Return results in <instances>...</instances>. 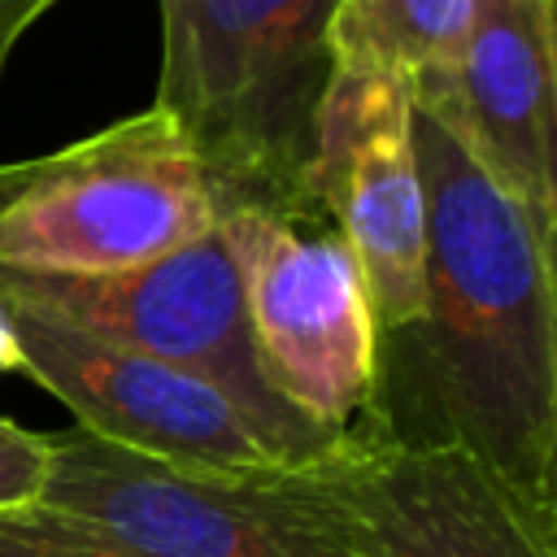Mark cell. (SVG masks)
<instances>
[{
    "label": "cell",
    "mask_w": 557,
    "mask_h": 557,
    "mask_svg": "<svg viewBox=\"0 0 557 557\" xmlns=\"http://www.w3.org/2000/svg\"><path fill=\"white\" fill-rule=\"evenodd\" d=\"M426 187L418 339L461 444L548 535H557V296L553 239L466 148L413 109Z\"/></svg>",
    "instance_id": "cell-1"
},
{
    "label": "cell",
    "mask_w": 557,
    "mask_h": 557,
    "mask_svg": "<svg viewBox=\"0 0 557 557\" xmlns=\"http://www.w3.org/2000/svg\"><path fill=\"white\" fill-rule=\"evenodd\" d=\"M339 0H161L165 109L205 165L218 213L257 205L322 218L309 196Z\"/></svg>",
    "instance_id": "cell-2"
},
{
    "label": "cell",
    "mask_w": 557,
    "mask_h": 557,
    "mask_svg": "<svg viewBox=\"0 0 557 557\" xmlns=\"http://www.w3.org/2000/svg\"><path fill=\"white\" fill-rule=\"evenodd\" d=\"M213 226L205 165L157 104L44 157L0 161V274H122Z\"/></svg>",
    "instance_id": "cell-3"
},
{
    "label": "cell",
    "mask_w": 557,
    "mask_h": 557,
    "mask_svg": "<svg viewBox=\"0 0 557 557\" xmlns=\"http://www.w3.org/2000/svg\"><path fill=\"white\" fill-rule=\"evenodd\" d=\"M17 518L131 557H370L313 461L265 479L191 474L78 426L52 435L48 487Z\"/></svg>",
    "instance_id": "cell-4"
},
{
    "label": "cell",
    "mask_w": 557,
    "mask_h": 557,
    "mask_svg": "<svg viewBox=\"0 0 557 557\" xmlns=\"http://www.w3.org/2000/svg\"><path fill=\"white\" fill-rule=\"evenodd\" d=\"M0 292L87 335L113 339L122 348H135L144 357H157L165 366H178L213 383L292 466H309L344 440L309 426L270 387L248 331L239 270L218 226L122 274H96V278L0 274Z\"/></svg>",
    "instance_id": "cell-5"
},
{
    "label": "cell",
    "mask_w": 557,
    "mask_h": 557,
    "mask_svg": "<svg viewBox=\"0 0 557 557\" xmlns=\"http://www.w3.org/2000/svg\"><path fill=\"white\" fill-rule=\"evenodd\" d=\"M235 257L248 331L270 387L322 435L374 418L379 322L357 257L326 218L257 205L218 213Z\"/></svg>",
    "instance_id": "cell-6"
},
{
    "label": "cell",
    "mask_w": 557,
    "mask_h": 557,
    "mask_svg": "<svg viewBox=\"0 0 557 557\" xmlns=\"http://www.w3.org/2000/svg\"><path fill=\"white\" fill-rule=\"evenodd\" d=\"M9 313L22 374L52 392L78 418V431L191 474L265 479L296 470L213 383L30 305L9 300Z\"/></svg>",
    "instance_id": "cell-7"
},
{
    "label": "cell",
    "mask_w": 557,
    "mask_h": 557,
    "mask_svg": "<svg viewBox=\"0 0 557 557\" xmlns=\"http://www.w3.org/2000/svg\"><path fill=\"white\" fill-rule=\"evenodd\" d=\"M309 196L357 257L379 335H413L426 274V187L413 104L396 74L335 57L313 131Z\"/></svg>",
    "instance_id": "cell-8"
},
{
    "label": "cell",
    "mask_w": 557,
    "mask_h": 557,
    "mask_svg": "<svg viewBox=\"0 0 557 557\" xmlns=\"http://www.w3.org/2000/svg\"><path fill=\"white\" fill-rule=\"evenodd\" d=\"M466 157L557 239V9L553 0H474L461 52L405 87Z\"/></svg>",
    "instance_id": "cell-9"
},
{
    "label": "cell",
    "mask_w": 557,
    "mask_h": 557,
    "mask_svg": "<svg viewBox=\"0 0 557 557\" xmlns=\"http://www.w3.org/2000/svg\"><path fill=\"white\" fill-rule=\"evenodd\" d=\"M313 470L370 557H557V535L444 435L405 440L370 418Z\"/></svg>",
    "instance_id": "cell-10"
},
{
    "label": "cell",
    "mask_w": 557,
    "mask_h": 557,
    "mask_svg": "<svg viewBox=\"0 0 557 557\" xmlns=\"http://www.w3.org/2000/svg\"><path fill=\"white\" fill-rule=\"evenodd\" d=\"M474 22V0H348L335 9L331 48L339 61L396 74L405 87L444 70Z\"/></svg>",
    "instance_id": "cell-11"
},
{
    "label": "cell",
    "mask_w": 557,
    "mask_h": 557,
    "mask_svg": "<svg viewBox=\"0 0 557 557\" xmlns=\"http://www.w3.org/2000/svg\"><path fill=\"white\" fill-rule=\"evenodd\" d=\"M52 470V435L26 431L0 418V518H17L39 505Z\"/></svg>",
    "instance_id": "cell-12"
},
{
    "label": "cell",
    "mask_w": 557,
    "mask_h": 557,
    "mask_svg": "<svg viewBox=\"0 0 557 557\" xmlns=\"http://www.w3.org/2000/svg\"><path fill=\"white\" fill-rule=\"evenodd\" d=\"M0 557H131V553L35 518H0Z\"/></svg>",
    "instance_id": "cell-13"
},
{
    "label": "cell",
    "mask_w": 557,
    "mask_h": 557,
    "mask_svg": "<svg viewBox=\"0 0 557 557\" xmlns=\"http://www.w3.org/2000/svg\"><path fill=\"white\" fill-rule=\"evenodd\" d=\"M61 0H0V74H4V65H9V57H13V48L26 39V30L44 17V13H52Z\"/></svg>",
    "instance_id": "cell-14"
},
{
    "label": "cell",
    "mask_w": 557,
    "mask_h": 557,
    "mask_svg": "<svg viewBox=\"0 0 557 557\" xmlns=\"http://www.w3.org/2000/svg\"><path fill=\"white\" fill-rule=\"evenodd\" d=\"M22 374V348H17V331H13V313L9 300L0 296V374Z\"/></svg>",
    "instance_id": "cell-15"
},
{
    "label": "cell",
    "mask_w": 557,
    "mask_h": 557,
    "mask_svg": "<svg viewBox=\"0 0 557 557\" xmlns=\"http://www.w3.org/2000/svg\"><path fill=\"white\" fill-rule=\"evenodd\" d=\"M339 4H348V0H339Z\"/></svg>",
    "instance_id": "cell-16"
}]
</instances>
